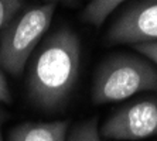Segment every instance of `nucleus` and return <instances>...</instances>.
Segmentation results:
<instances>
[{"mask_svg": "<svg viewBox=\"0 0 157 141\" xmlns=\"http://www.w3.org/2000/svg\"><path fill=\"white\" fill-rule=\"evenodd\" d=\"M81 43L70 27L48 35L31 61L27 78L29 96L36 106L55 110L65 105L79 73Z\"/></svg>", "mask_w": 157, "mask_h": 141, "instance_id": "1", "label": "nucleus"}, {"mask_svg": "<svg viewBox=\"0 0 157 141\" xmlns=\"http://www.w3.org/2000/svg\"><path fill=\"white\" fill-rule=\"evenodd\" d=\"M140 92H157V68L142 57L115 54L99 66L92 87V102L105 105Z\"/></svg>", "mask_w": 157, "mask_h": 141, "instance_id": "2", "label": "nucleus"}, {"mask_svg": "<svg viewBox=\"0 0 157 141\" xmlns=\"http://www.w3.org/2000/svg\"><path fill=\"white\" fill-rule=\"evenodd\" d=\"M57 4L34 6L14 17L0 35V66L10 75L23 72L34 48L50 28Z\"/></svg>", "mask_w": 157, "mask_h": 141, "instance_id": "3", "label": "nucleus"}, {"mask_svg": "<svg viewBox=\"0 0 157 141\" xmlns=\"http://www.w3.org/2000/svg\"><path fill=\"white\" fill-rule=\"evenodd\" d=\"M101 135L109 140H143L157 134V98H144L112 113Z\"/></svg>", "mask_w": 157, "mask_h": 141, "instance_id": "4", "label": "nucleus"}, {"mask_svg": "<svg viewBox=\"0 0 157 141\" xmlns=\"http://www.w3.org/2000/svg\"><path fill=\"white\" fill-rule=\"evenodd\" d=\"M112 44H137L157 41V0H140L123 11L108 31Z\"/></svg>", "mask_w": 157, "mask_h": 141, "instance_id": "5", "label": "nucleus"}, {"mask_svg": "<svg viewBox=\"0 0 157 141\" xmlns=\"http://www.w3.org/2000/svg\"><path fill=\"white\" fill-rule=\"evenodd\" d=\"M68 121H29L13 127L7 141H65Z\"/></svg>", "mask_w": 157, "mask_h": 141, "instance_id": "6", "label": "nucleus"}, {"mask_svg": "<svg viewBox=\"0 0 157 141\" xmlns=\"http://www.w3.org/2000/svg\"><path fill=\"white\" fill-rule=\"evenodd\" d=\"M123 2L124 0H91L82 13V20L88 24L98 27Z\"/></svg>", "mask_w": 157, "mask_h": 141, "instance_id": "7", "label": "nucleus"}, {"mask_svg": "<svg viewBox=\"0 0 157 141\" xmlns=\"http://www.w3.org/2000/svg\"><path fill=\"white\" fill-rule=\"evenodd\" d=\"M65 141H103L98 128V119H91L72 128Z\"/></svg>", "mask_w": 157, "mask_h": 141, "instance_id": "8", "label": "nucleus"}, {"mask_svg": "<svg viewBox=\"0 0 157 141\" xmlns=\"http://www.w3.org/2000/svg\"><path fill=\"white\" fill-rule=\"evenodd\" d=\"M21 6L23 0H0V31L13 21Z\"/></svg>", "mask_w": 157, "mask_h": 141, "instance_id": "9", "label": "nucleus"}, {"mask_svg": "<svg viewBox=\"0 0 157 141\" xmlns=\"http://www.w3.org/2000/svg\"><path fill=\"white\" fill-rule=\"evenodd\" d=\"M137 52L144 55V58L149 59L153 65H157V41L156 43H144L133 45Z\"/></svg>", "mask_w": 157, "mask_h": 141, "instance_id": "10", "label": "nucleus"}, {"mask_svg": "<svg viewBox=\"0 0 157 141\" xmlns=\"http://www.w3.org/2000/svg\"><path fill=\"white\" fill-rule=\"evenodd\" d=\"M0 102H3V103H10L11 102V93L9 91L7 80H6L2 66H0Z\"/></svg>", "mask_w": 157, "mask_h": 141, "instance_id": "11", "label": "nucleus"}, {"mask_svg": "<svg viewBox=\"0 0 157 141\" xmlns=\"http://www.w3.org/2000/svg\"><path fill=\"white\" fill-rule=\"evenodd\" d=\"M45 3H62L67 4V6H74L75 4V0H45Z\"/></svg>", "mask_w": 157, "mask_h": 141, "instance_id": "12", "label": "nucleus"}, {"mask_svg": "<svg viewBox=\"0 0 157 141\" xmlns=\"http://www.w3.org/2000/svg\"><path fill=\"white\" fill-rule=\"evenodd\" d=\"M4 119H6V112L3 109H0V127H2V123L4 121Z\"/></svg>", "mask_w": 157, "mask_h": 141, "instance_id": "13", "label": "nucleus"}, {"mask_svg": "<svg viewBox=\"0 0 157 141\" xmlns=\"http://www.w3.org/2000/svg\"><path fill=\"white\" fill-rule=\"evenodd\" d=\"M0 141H3V137H2V131H0Z\"/></svg>", "mask_w": 157, "mask_h": 141, "instance_id": "14", "label": "nucleus"}]
</instances>
